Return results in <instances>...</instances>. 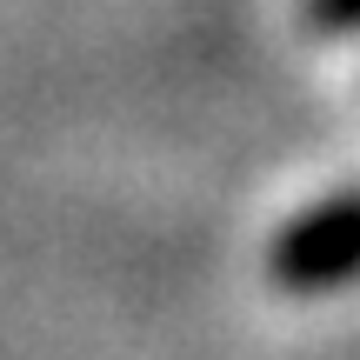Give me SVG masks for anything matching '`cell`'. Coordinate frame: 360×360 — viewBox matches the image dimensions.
Here are the masks:
<instances>
[{
	"mask_svg": "<svg viewBox=\"0 0 360 360\" xmlns=\"http://www.w3.org/2000/svg\"><path fill=\"white\" fill-rule=\"evenodd\" d=\"M267 274L287 294H334L360 281V187L327 193L287 220L267 247Z\"/></svg>",
	"mask_w": 360,
	"mask_h": 360,
	"instance_id": "6da1fadb",
	"label": "cell"
},
{
	"mask_svg": "<svg viewBox=\"0 0 360 360\" xmlns=\"http://www.w3.org/2000/svg\"><path fill=\"white\" fill-rule=\"evenodd\" d=\"M314 27H334V34H347V27H360V0H307Z\"/></svg>",
	"mask_w": 360,
	"mask_h": 360,
	"instance_id": "7a4b0ae2",
	"label": "cell"
}]
</instances>
